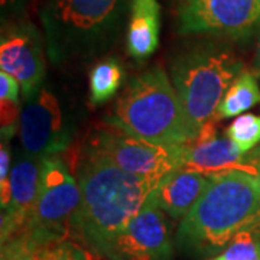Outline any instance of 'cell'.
Wrapping results in <instances>:
<instances>
[{
	"label": "cell",
	"mask_w": 260,
	"mask_h": 260,
	"mask_svg": "<svg viewBox=\"0 0 260 260\" xmlns=\"http://www.w3.org/2000/svg\"><path fill=\"white\" fill-rule=\"evenodd\" d=\"M184 145H158L113 127L95 132L87 152L102 156L123 171L149 179L165 178L181 168Z\"/></svg>",
	"instance_id": "obj_8"
},
{
	"label": "cell",
	"mask_w": 260,
	"mask_h": 260,
	"mask_svg": "<svg viewBox=\"0 0 260 260\" xmlns=\"http://www.w3.org/2000/svg\"><path fill=\"white\" fill-rule=\"evenodd\" d=\"M249 160H254V159H260V145L257 148L254 149V150H251L250 153H249Z\"/></svg>",
	"instance_id": "obj_25"
},
{
	"label": "cell",
	"mask_w": 260,
	"mask_h": 260,
	"mask_svg": "<svg viewBox=\"0 0 260 260\" xmlns=\"http://www.w3.org/2000/svg\"><path fill=\"white\" fill-rule=\"evenodd\" d=\"M81 203V189L59 155L42 158L37 204L25 230L19 233L37 247L64 242ZM16 237V236H15Z\"/></svg>",
	"instance_id": "obj_6"
},
{
	"label": "cell",
	"mask_w": 260,
	"mask_h": 260,
	"mask_svg": "<svg viewBox=\"0 0 260 260\" xmlns=\"http://www.w3.org/2000/svg\"><path fill=\"white\" fill-rule=\"evenodd\" d=\"M204 260H260V220L236 233L223 250Z\"/></svg>",
	"instance_id": "obj_18"
},
{
	"label": "cell",
	"mask_w": 260,
	"mask_h": 260,
	"mask_svg": "<svg viewBox=\"0 0 260 260\" xmlns=\"http://www.w3.org/2000/svg\"><path fill=\"white\" fill-rule=\"evenodd\" d=\"M132 0H45L41 22L47 55L55 65L109 52L127 28Z\"/></svg>",
	"instance_id": "obj_3"
},
{
	"label": "cell",
	"mask_w": 260,
	"mask_h": 260,
	"mask_svg": "<svg viewBox=\"0 0 260 260\" xmlns=\"http://www.w3.org/2000/svg\"><path fill=\"white\" fill-rule=\"evenodd\" d=\"M42 158L20 150L10 172L8 204L2 207V244L25 230L37 204Z\"/></svg>",
	"instance_id": "obj_12"
},
{
	"label": "cell",
	"mask_w": 260,
	"mask_h": 260,
	"mask_svg": "<svg viewBox=\"0 0 260 260\" xmlns=\"http://www.w3.org/2000/svg\"><path fill=\"white\" fill-rule=\"evenodd\" d=\"M62 243L37 247L22 236H16L2 244V260H62Z\"/></svg>",
	"instance_id": "obj_19"
},
{
	"label": "cell",
	"mask_w": 260,
	"mask_h": 260,
	"mask_svg": "<svg viewBox=\"0 0 260 260\" xmlns=\"http://www.w3.org/2000/svg\"><path fill=\"white\" fill-rule=\"evenodd\" d=\"M74 135V114L54 87L42 83L23 95L19 124L23 152L38 158L59 155L71 145Z\"/></svg>",
	"instance_id": "obj_7"
},
{
	"label": "cell",
	"mask_w": 260,
	"mask_h": 260,
	"mask_svg": "<svg viewBox=\"0 0 260 260\" xmlns=\"http://www.w3.org/2000/svg\"><path fill=\"white\" fill-rule=\"evenodd\" d=\"M160 6L158 0H132L126 28V47L136 61H145L159 47Z\"/></svg>",
	"instance_id": "obj_15"
},
{
	"label": "cell",
	"mask_w": 260,
	"mask_h": 260,
	"mask_svg": "<svg viewBox=\"0 0 260 260\" xmlns=\"http://www.w3.org/2000/svg\"><path fill=\"white\" fill-rule=\"evenodd\" d=\"M22 91V87L19 81L8 73H0V100H12L20 102L19 94Z\"/></svg>",
	"instance_id": "obj_22"
},
{
	"label": "cell",
	"mask_w": 260,
	"mask_h": 260,
	"mask_svg": "<svg viewBox=\"0 0 260 260\" xmlns=\"http://www.w3.org/2000/svg\"><path fill=\"white\" fill-rule=\"evenodd\" d=\"M124 77V70L121 62L114 56H107L94 65L90 71L88 85H90V100L99 106L109 102L119 91Z\"/></svg>",
	"instance_id": "obj_17"
},
{
	"label": "cell",
	"mask_w": 260,
	"mask_h": 260,
	"mask_svg": "<svg viewBox=\"0 0 260 260\" xmlns=\"http://www.w3.org/2000/svg\"><path fill=\"white\" fill-rule=\"evenodd\" d=\"M182 149L181 168L191 172H200L208 177L233 169H242L251 174H260L256 168L247 164V156L229 136L192 140Z\"/></svg>",
	"instance_id": "obj_13"
},
{
	"label": "cell",
	"mask_w": 260,
	"mask_h": 260,
	"mask_svg": "<svg viewBox=\"0 0 260 260\" xmlns=\"http://www.w3.org/2000/svg\"><path fill=\"white\" fill-rule=\"evenodd\" d=\"M2 106V140L9 142L13 135L18 132L20 124V112L22 107L19 106L20 102H12V100H0Z\"/></svg>",
	"instance_id": "obj_21"
},
{
	"label": "cell",
	"mask_w": 260,
	"mask_h": 260,
	"mask_svg": "<svg viewBox=\"0 0 260 260\" xmlns=\"http://www.w3.org/2000/svg\"><path fill=\"white\" fill-rule=\"evenodd\" d=\"M174 243L165 213L153 192L129 224L113 239L103 257L109 260H171Z\"/></svg>",
	"instance_id": "obj_10"
},
{
	"label": "cell",
	"mask_w": 260,
	"mask_h": 260,
	"mask_svg": "<svg viewBox=\"0 0 260 260\" xmlns=\"http://www.w3.org/2000/svg\"><path fill=\"white\" fill-rule=\"evenodd\" d=\"M107 123L158 145H186L198 138L164 68L153 67L124 88Z\"/></svg>",
	"instance_id": "obj_4"
},
{
	"label": "cell",
	"mask_w": 260,
	"mask_h": 260,
	"mask_svg": "<svg viewBox=\"0 0 260 260\" xmlns=\"http://www.w3.org/2000/svg\"><path fill=\"white\" fill-rule=\"evenodd\" d=\"M77 181L81 203L73 232L100 256H104L110 242L139 213L160 182L129 174L90 152L78 167Z\"/></svg>",
	"instance_id": "obj_1"
},
{
	"label": "cell",
	"mask_w": 260,
	"mask_h": 260,
	"mask_svg": "<svg viewBox=\"0 0 260 260\" xmlns=\"http://www.w3.org/2000/svg\"><path fill=\"white\" fill-rule=\"evenodd\" d=\"M260 220V174L233 169L211 177L204 194L178 227L175 243L186 256L208 259L242 229Z\"/></svg>",
	"instance_id": "obj_2"
},
{
	"label": "cell",
	"mask_w": 260,
	"mask_h": 260,
	"mask_svg": "<svg viewBox=\"0 0 260 260\" xmlns=\"http://www.w3.org/2000/svg\"><path fill=\"white\" fill-rule=\"evenodd\" d=\"M260 29V0H182L178 30L182 35L249 39Z\"/></svg>",
	"instance_id": "obj_9"
},
{
	"label": "cell",
	"mask_w": 260,
	"mask_h": 260,
	"mask_svg": "<svg viewBox=\"0 0 260 260\" xmlns=\"http://www.w3.org/2000/svg\"><path fill=\"white\" fill-rule=\"evenodd\" d=\"M45 37L32 22L9 23L2 30L0 68L18 80L23 95L45 83Z\"/></svg>",
	"instance_id": "obj_11"
},
{
	"label": "cell",
	"mask_w": 260,
	"mask_h": 260,
	"mask_svg": "<svg viewBox=\"0 0 260 260\" xmlns=\"http://www.w3.org/2000/svg\"><path fill=\"white\" fill-rule=\"evenodd\" d=\"M251 73L256 75V78L260 80V37L257 41V48H256V55H254V61H253V70Z\"/></svg>",
	"instance_id": "obj_24"
},
{
	"label": "cell",
	"mask_w": 260,
	"mask_h": 260,
	"mask_svg": "<svg viewBox=\"0 0 260 260\" xmlns=\"http://www.w3.org/2000/svg\"><path fill=\"white\" fill-rule=\"evenodd\" d=\"M210 182L211 177L208 175L175 169L162 178L158 188L153 191V197L164 213L174 220H182L204 194Z\"/></svg>",
	"instance_id": "obj_14"
},
{
	"label": "cell",
	"mask_w": 260,
	"mask_h": 260,
	"mask_svg": "<svg viewBox=\"0 0 260 260\" xmlns=\"http://www.w3.org/2000/svg\"><path fill=\"white\" fill-rule=\"evenodd\" d=\"M62 260H97L88 251L77 247L71 243H62Z\"/></svg>",
	"instance_id": "obj_23"
},
{
	"label": "cell",
	"mask_w": 260,
	"mask_h": 260,
	"mask_svg": "<svg viewBox=\"0 0 260 260\" xmlns=\"http://www.w3.org/2000/svg\"><path fill=\"white\" fill-rule=\"evenodd\" d=\"M227 136L247 155L260 145V116L240 114L225 130Z\"/></svg>",
	"instance_id": "obj_20"
},
{
	"label": "cell",
	"mask_w": 260,
	"mask_h": 260,
	"mask_svg": "<svg viewBox=\"0 0 260 260\" xmlns=\"http://www.w3.org/2000/svg\"><path fill=\"white\" fill-rule=\"evenodd\" d=\"M260 103L259 80L251 71L243 70L240 75L233 81L227 93L217 109V117L230 119L237 117L246 110Z\"/></svg>",
	"instance_id": "obj_16"
},
{
	"label": "cell",
	"mask_w": 260,
	"mask_h": 260,
	"mask_svg": "<svg viewBox=\"0 0 260 260\" xmlns=\"http://www.w3.org/2000/svg\"><path fill=\"white\" fill-rule=\"evenodd\" d=\"M244 67L230 48L207 42L191 48L171 64V81L198 133L213 116Z\"/></svg>",
	"instance_id": "obj_5"
}]
</instances>
